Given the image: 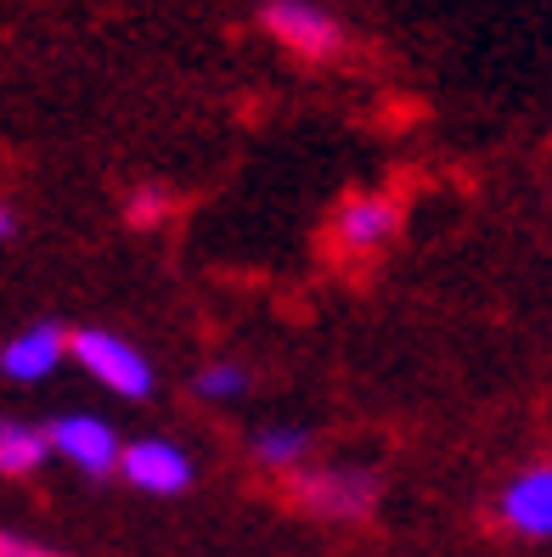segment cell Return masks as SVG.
Wrapping results in <instances>:
<instances>
[{
	"instance_id": "1",
	"label": "cell",
	"mask_w": 552,
	"mask_h": 557,
	"mask_svg": "<svg viewBox=\"0 0 552 557\" xmlns=\"http://www.w3.org/2000/svg\"><path fill=\"white\" fill-rule=\"evenodd\" d=\"M69 355L119 400H147L152 395V360L130 338H119L113 326H79V333H69Z\"/></svg>"
},
{
	"instance_id": "2",
	"label": "cell",
	"mask_w": 552,
	"mask_h": 557,
	"mask_svg": "<svg viewBox=\"0 0 552 557\" xmlns=\"http://www.w3.org/2000/svg\"><path fill=\"white\" fill-rule=\"evenodd\" d=\"M294 496L316 518H339L355 523L378 507V473L361 462H333V468H299L294 473Z\"/></svg>"
},
{
	"instance_id": "3",
	"label": "cell",
	"mask_w": 552,
	"mask_h": 557,
	"mask_svg": "<svg viewBox=\"0 0 552 557\" xmlns=\"http://www.w3.org/2000/svg\"><path fill=\"white\" fill-rule=\"evenodd\" d=\"M259 28L305 62H328L344 51V23L328 7H316V0H266L259 7Z\"/></svg>"
},
{
	"instance_id": "4",
	"label": "cell",
	"mask_w": 552,
	"mask_h": 557,
	"mask_svg": "<svg viewBox=\"0 0 552 557\" xmlns=\"http://www.w3.org/2000/svg\"><path fill=\"white\" fill-rule=\"evenodd\" d=\"M46 440H51V450L62 456V462H74L85 479L119 473V434H113L108 417H96V411H69V417H57L51 429H46Z\"/></svg>"
},
{
	"instance_id": "5",
	"label": "cell",
	"mask_w": 552,
	"mask_h": 557,
	"mask_svg": "<svg viewBox=\"0 0 552 557\" xmlns=\"http://www.w3.org/2000/svg\"><path fill=\"white\" fill-rule=\"evenodd\" d=\"M119 473L136 490H147V496H181V490H192V479H198V462H192L175 440L147 434V440L119 445Z\"/></svg>"
},
{
	"instance_id": "6",
	"label": "cell",
	"mask_w": 552,
	"mask_h": 557,
	"mask_svg": "<svg viewBox=\"0 0 552 557\" xmlns=\"http://www.w3.org/2000/svg\"><path fill=\"white\" fill-rule=\"evenodd\" d=\"M502 523L525 541H552V462H530L525 473H513L502 502Z\"/></svg>"
},
{
	"instance_id": "7",
	"label": "cell",
	"mask_w": 552,
	"mask_h": 557,
	"mask_svg": "<svg viewBox=\"0 0 552 557\" xmlns=\"http://www.w3.org/2000/svg\"><path fill=\"white\" fill-rule=\"evenodd\" d=\"M62 355H69V333H62L57 321H35V326H23V333H12L0 344V377L40 383L62 367Z\"/></svg>"
},
{
	"instance_id": "8",
	"label": "cell",
	"mask_w": 552,
	"mask_h": 557,
	"mask_svg": "<svg viewBox=\"0 0 552 557\" xmlns=\"http://www.w3.org/2000/svg\"><path fill=\"white\" fill-rule=\"evenodd\" d=\"M395 225H401V209L378 198V191H361V198H349L333 220V237L344 253H378L389 237H395Z\"/></svg>"
},
{
	"instance_id": "9",
	"label": "cell",
	"mask_w": 552,
	"mask_h": 557,
	"mask_svg": "<svg viewBox=\"0 0 552 557\" xmlns=\"http://www.w3.org/2000/svg\"><path fill=\"white\" fill-rule=\"evenodd\" d=\"M46 456H51V440H46L40 422L0 417V473H7V479H28Z\"/></svg>"
},
{
	"instance_id": "10",
	"label": "cell",
	"mask_w": 552,
	"mask_h": 557,
	"mask_svg": "<svg viewBox=\"0 0 552 557\" xmlns=\"http://www.w3.org/2000/svg\"><path fill=\"white\" fill-rule=\"evenodd\" d=\"M310 429H299V422H271V429H259L254 434V462L259 468H271V473H299L310 462Z\"/></svg>"
},
{
	"instance_id": "11",
	"label": "cell",
	"mask_w": 552,
	"mask_h": 557,
	"mask_svg": "<svg viewBox=\"0 0 552 557\" xmlns=\"http://www.w3.org/2000/svg\"><path fill=\"white\" fill-rule=\"evenodd\" d=\"M198 400H209V406H225V400H237L243 388H248V372L237 367V360H209V367L198 372Z\"/></svg>"
},
{
	"instance_id": "12",
	"label": "cell",
	"mask_w": 552,
	"mask_h": 557,
	"mask_svg": "<svg viewBox=\"0 0 552 557\" xmlns=\"http://www.w3.org/2000/svg\"><path fill=\"white\" fill-rule=\"evenodd\" d=\"M0 557H62V552L46 546V541H28L17 530H0Z\"/></svg>"
},
{
	"instance_id": "13",
	"label": "cell",
	"mask_w": 552,
	"mask_h": 557,
	"mask_svg": "<svg viewBox=\"0 0 552 557\" xmlns=\"http://www.w3.org/2000/svg\"><path fill=\"white\" fill-rule=\"evenodd\" d=\"M158 214H164V191H136V198H130V220L136 225H152Z\"/></svg>"
},
{
	"instance_id": "14",
	"label": "cell",
	"mask_w": 552,
	"mask_h": 557,
	"mask_svg": "<svg viewBox=\"0 0 552 557\" xmlns=\"http://www.w3.org/2000/svg\"><path fill=\"white\" fill-rule=\"evenodd\" d=\"M17 237V214H12V203H0V243H12Z\"/></svg>"
}]
</instances>
